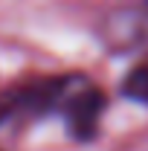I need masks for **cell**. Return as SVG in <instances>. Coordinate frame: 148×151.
Returning <instances> with one entry per match:
<instances>
[{"label":"cell","instance_id":"7a4b0ae2","mask_svg":"<svg viewBox=\"0 0 148 151\" xmlns=\"http://www.w3.org/2000/svg\"><path fill=\"white\" fill-rule=\"evenodd\" d=\"M122 93L139 102V105H148V61L137 64L125 78H122Z\"/></svg>","mask_w":148,"mask_h":151},{"label":"cell","instance_id":"6da1fadb","mask_svg":"<svg viewBox=\"0 0 148 151\" xmlns=\"http://www.w3.org/2000/svg\"><path fill=\"white\" fill-rule=\"evenodd\" d=\"M102 108H105V96L99 93L96 87H84L67 102V125L73 137L87 139L96 134L99 119H102Z\"/></svg>","mask_w":148,"mask_h":151}]
</instances>
